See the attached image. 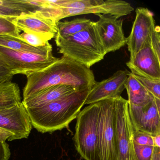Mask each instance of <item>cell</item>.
I'll list each match as a JSON object with an SVG mask.
<instances>
[{"mask_svg": "<svg viewBox=\"0 0 160 160\" xmlns=\"http://www.w3.org/2000/svg\"><path fill=\"white\" fill-rule=\"evenodd\" d=\"M92 21L86 18H78L71 21H59L55 39H65L87 28Z\"/></svg>", "mask_w": 160, "mask_h": 160, "instance_id": "cell-20", "label": "cell"}, {"mask_svg": "<svg viewBox=\"0 0 160 160\" xmlns=\"http://www.w3.org/2000/svg\"><path fill=\"white\" fill-rule=\"evenodd\" d=\"M151 160H160V148L154 147Z\"/></svg>", "mask_w": 160, "mask_h": 160, "instance_id": "cell-30", "label": "cell"}, {"mask_svg": "<svg viewBox=\"0 0 160 160\" xmlns=\"http://www.w3.org/2000/svg\"><path fill=\"white\" fill-rule=\"evenodd\" d=\"M99 140L102 160H118L116 98L100 101Z\"/></svg>", "mask_w": 160, "mask_h": 160, "instance_id": "cell-7", "label": "cell"}, {"mask_svg": "<svg viewBox=\"0 0 160 160\" xmlns=\"http://www.w3.org/2000/svg\"><path fill=\"white\" fill-rule=\"evenodd\" d=\"M132 31L126 44L130 53V60L144 47L151 45V38L155 28L153 14L148 8H138Z\"/></svg>", "mask_w": 160, "mask_h": 160, "instance_id": "cell-10", "label": "cell"}, {"mask_svg": "<svg viewBox=\"0 0 160 160\" xmlns=\"http://www.w3.org/2000/svg\"><path fill=\"white\" fill-rule=\"evenodd\" d=\"M128 100L116 98V129L118 160H138L136 155L133 128L129 113Z\"/></svg>", "mask_w": 160, "mask_h": 160, "instance_id": "cell-9", "label": "cell"}, {"mask_svg": "<svg viewBox=\"0 0 160 160\" xmlns=\"http://www.w3.org/2000/svg\"><path fill=\"white\" fill-rule=\"evenodd\" d=\"M129 113L135 130L154 136L160 134V100L154 97L143 106L129 104Z\"/></svg>", "mask_w": 160, "mask_h": 160, "instance_id": "cell-11", "label": "cell"}, {"mask_svg": "<svg viewBox=\"0 0 160 160\" xmlns=\"http://www.w3.org/2000/svg\"><path fill=\"white\" fill-rule=\"evenodd\" d=\"M90 90L76 91L47 104L26 108L32 125L42 133L67 128L85 105Z\"/></svg>", "mask_w": 160, "mask_h": 160, "instance_id": "cell-2", "label": "cell"}, {"mask_svg": "<svg viewBox=\"0 0 160 160\" xmlns=\"http://www.w3.org/2000/svg\"><path fill=\"white\" fill-rule=\"evenodd\" d=\"M11 153L9 145L0 138V160H9Z\"/></svg>", "mask_w": 160, "mask_h": 160, "instance_id": "cell-29", "label": "cell"}, {"mask_svg": "<svg viewBox=\"0 0 160 160\" xmlns=\"http://www.w3.org/2000/svg\"><path fill=\"white\" fill-rule=\"evenodd\" d=\"M20 39L34 47L45 46L49 44L43 38L31 32H23L20 34Z\"/></svg>", "mask_w": 160, "mask_h": 160, "instance_id": "cell-24", "label": "cell"}, {"mask_svg": "<svg viewBox=\"0 0 160 160\" xmlns=\"http://www.w3.org/2000/svg\"><path fill=\"white\" fill-rule=\"evenodd\" d=\"M133 139L134 142L138 145L154 147L152 136L135 130L134 128Z\"/></svg>", "mask_w": 160, "mask_h": 160, "instance_id": "cell-26", "label": "cell"}, {"mask_svg": "<svg viewBox=\"0 0 160 160\" xmlns=\"http://www.w3.org/2000/svg\"><path fill=\"white\" fill-rule=\"evenodd\" d=\"M151 44L156 56L160 59V27L159 26H155L152 36Z\"/></svg>", "mask_w": 160, "mask_h": 160, "instance_id": "cell-28", "label": "cell"}, {"mask_svg": "<svg viewBox=\"0 0 160 160\" xmlns=\"http://www.w3.org/2000/svg\"><path fill=\"white\" fill-rule=\"evenodd\" d=\"M130 73L127 70H119L109 78L96 82L89 91L85 105L121 96Z\"/></svg>", "mask_w": 160, "mask_h": 160, "instance_id": "cell-13", "label": "cell"}, {"mask_svg": "<svg viewBox=\"0 0 160 160\" xmlns=\"http://www.w3.org/2000/svg\"><path fill=\"white\" fill-rule=\"evenodd\" d=\"M52 51L40 54L15 51L0 46V61L14 75H28L45 69L58 60Z\"/></svg>", "mask_w": 160, "mask_h": 160, "instance_id": "cell-6", "label": "cell"}, {"mask_svg": "<svg viewBox=\"0 0 160 160\" xmlns=\"http://www.w3.org/2000/svg\"><path fill=\"white\" fill-rule=\"evenodd\" d=\"M154 147L160 148V134L152 136Z\"/></svg>", "mask_w": 160, "mask_h": 160, "instance_id": "cell-31", "label": "cell"}, {"mask_svg": "<svg viewBox=\"0 0 160 160\" xmlns=\"http://www.w3.org/2000/svg\"><path fill=\"white\" fill-rule=\"evenodd\" d=\"M38 11L45 16L58 23L61 19L70 17L89 14H102L115 16L118 18L126 16L134 11L129 2L118 0H106L98 5L81 9L61 8L52 5L49 1L38 0Z\"/></svg>", "mask_w": 160, "mask_h": 160, "instance_id": "cell-5", "label": "cell"}, {"mask_svg": "<svg viewBox=\"0 0 160 160\" xmlns=\"http://www.w3.org/2000/svg\"><path fill=\"white\" fill-rule=\"evenodd\" d=\"M32 125L22 102L0 108V138L6 141L28 138Z\"/></svg>", "mask_w": 160, "mask_h": 160, "instance_id": "cell-8", "label": "cell"}, {"mask_svg": "<svg viewBox=\"0 0 160 160\" xmlns=\"http://www.w3.org/2000/svg\"><path fill=\"white\" fill-rule=\"evenodd\" d=\"M154 147L139 145L134 143L136 155L138 160H151Z\"/></svg>", "mask_w": 160, "mask_h": 160, "instance_id": "cell-25", "label": "cell"}, {"mask_svg": "<svg viewBox=\"0 0 160 160\" xmlns=\"http://www.w3.org/2000/svg\"><path fill=\"white\" fill-rule=\"evenodd\" d=\"M14 76L12 71L0 61V84L12 82Z\"/></svg>", "mask_w": 160, "mask_h": 160, "instance_id": "cell-27", "label": "cell"}, {"mask_svg": "<svg viewBox=\"0 0 160 160\" xmlns=\"http://www.w3.org/2000/svg\"><path fill=\"white\" fill-rule=\"evenodd\" d=\"M76 91L79 90L66 85L52 86L35 95L24 99L22 102L26 108H34L58 100Z\"/></svg>", "mask_w": 160, "mask_h": 160, "instance_id": "cell-16", "label": "cell"}, {"mask_svg": "<svg viewBox=\"0 0 160 160\" xmlns=\"http://www.w3.org/2000/svg\"><path fill=\"white\" fill-rule=\"evenodd\" d=\"M0 46L15 51L35 54H47L52 51V46L50 43L45 46L34 47L20 38L7 35H0Z\"/></svg>", "mask_w": 160, "mask_h": 160, "instance_id": "cell-19", "label": "cell"}, {"mask_svg": "<svg viewBox=\"0 0 160 160\" xmlns=\"http://www.w3.org/2000/svg\"><path fill=\"white\" fill-rule=\"evenodd\" d=\"M133 76L152 96L160 100V80H152L138 76Z\"/></svg>", "mask_w": 160, "mask_h": 160, "instance_id": "cell-23", "label": "cell"}, {"mask_svg": "<svg viewBox=\"0 0 160 160\" xmlns=\"http://www.w3.org/2000/svg\"><path fill=\"white\" fill-rule=\"evenodd\" d=\"M21 102L20 88L12 82L0 84V108L9 107Z\"/></svg>", "mask_w": 160, "mask_h": 160, "instance_id": "cell-21", "label": "cell"}, {"mask_svg": "<svg viewBox=\"0 0 160 160\" xmlns=\"http://www.w3.org/2000/svg\"><path fill=\"white\" fill-rule=\"evenodd\" d=\"M55 42L60 54L89 68L107 54L93 21L82 31L65 39H55Z\"/></svg>", "mask_w": 160, "mask_h": 160, "instance_id": "cell-3", "label": "cell"}, {"mask_svg": "<svg viewBox=\"0 0 160 160\" xmlns=\"http://www.w3.org/2000/svg\"><path fill=\"white\" fill-rule=\"evenodd\" d=\"M160 59L148 45L139 50L132 61L126 62L134 75L153 80H160Z\"/></svg>", "mask_w": 160, "mask_h": 160, "instance_id": "cell-15", "label": "cell"}, {"mask_svg": "<svg viewBox=\"0 0 160 160\" xmlns=\"http://www.w3.org/2000/svg\"><path fill=\"white\" fill-rule=\"evenodd\" d=\"M13 21L19 31L34 33L48 42L55 37L58 32L57 22L45 16L38 10L23 14Z\"/></svg>", "mask_w": 160, "mask_h": 160, "instance_id": "cell-14", "label": "cell"}, {"mask_svg": "<svg viewBox=\"0 0 160 160\" xmlns=\"http://www.w3.org/2000/svg\"><path fill=\"white\" fill-rule=\"evenodd\" d=\"M27 78L23 89L24 99L52 86L66 85L77 90H84L91 89L96 82L90 68L63 56L45 69Z\"/></svg>", "mask_w": 160, "mask_h": 160, "instance_id": "cell-1", "label": "cell"}, {"mask_svg": "<svg viewBox=\"0 0 160 160\" xmlns=\"http://www.w3.org/2000/svg\"><path fill=\"white\" fill-rule=\"evenodd\" d=\"M14 19L0 16V35H7L20 38V32L13 22Z\"/></svg>", "mask_w": 160, "mask_h": 160, "instance_id": "cell-22", "label": "cell"}, {"mask_svg": "<svg viewBox=\"0 0 160 160\" xmlns=\"http://www.w3.org/2000/svg\"><path fill=\"white\" fill-rule=\"evenodd\" d=\"M100 102L90 104L77 117L73 140L78 152L85 160H102L99 140Z\"/></svg>", "mask_w": 160, "mask_h": 160, "instance_id": "cell-4", "label": "cell"}, {"mask_svg": "<svg viewBox=\"0 0 160 160\" xmlns=\"http://www.w3.org/2000/svg\"><path fill=\"white\" fill-rule=\"evenodd\" d=\"M96 30L107 54L120 49L126 45L127 38L122 29L123 20L111 15L96 14Z\"/></svg>", "mask_w": 160, "mask_h": 160, "instance_id": "cell-12", "label": "cell"}, {"mask_svg": "<svg viewBox=\"0 0 160 160\" xmlns=\"http://www.w3.org/2000/svg\"><path fill=\"white\" fill-rule=\"evenodd\" d=\"M39 9L32 0H0V16L15 19Z\"/></svg>", "mask_w": 160, "mask_h": 160, "instance_id": "cell-17", "label": "cell"}, {"mask_svg": "<svg viewBox=\"0 0 160 160\" xmlns=\"http://www.w3.org/2000/svg\"><path fill=\"white\" fill-rule=\"evenodd\" d=\"M128 103L136 106H143L148 103L152 96L130 72L125 84Z\"/></svg>", "mask_w": 160, "mask_h": 160, "instance_id": "cell-18", "label": "cell"}]
</instances>
